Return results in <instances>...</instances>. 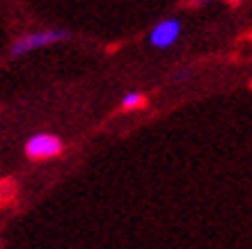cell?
<instances>
[{
  "label": "cell",
  "instance_id": "obj_1",
  "mask_svg": "<svg viewBox=\"0 0 252 249\" xmlns=\"http://www.w3.org/2000/svg\"><path fill=\"white\" fill-rule=\"evenodd\" d=\"M69 39V32L64 30H41V32H30L23 34L21 39L14 41L12 46V57H21V55H28V53L37 51V48L51 46V44H58V41Z\"/></svg>",
  "mask_w": 252,
  "mask_h": 249
},
{
  "label": "cell",
  "instance_id": "obj_2",
  "mask_svg": "<svg viewBox=\"0 0 252 249\" xmlns=\"http://www.w3.org/2000/svg\"><path fill=\"white\" fill-rule=\"evenodd\" d=\"M60 151H62L60 138L48 135V133H39V135H34V138L28 139V144H26V153H28V158H32V160L55 158V156H60Z\"/></svg>",
  "mask_w": 252,
  "mask_h": 249
},
{
  "label": "cell",
  "instance_id": "obj_3",
  "mask_svg": "<svg viewBox=\"0 0 252 249\" xmlns=\"http://www.w3.org/2000/svg\"><path fill=\"white\" fill-rule=\"evenodd\" d=\"M181 34V23L177 19H163L160 23L152 28L149 32V44L154 48H170Z\"/></svg>",
  "mask_w": 252,
  "mask_h": 249
},
{
  "label": "cell",
  "instance_id": "obj_4",
  "mask_svg": "<svg viewBox=\"0 0 252 249\" xmlns=\"http://www.w3.org/2000/svg\"><path fill=\"white\" fill-rule=\"evenodd\" d=\"M145 103H147V99L140 92H128L122 99V108L124 110H135V108H140V105H145Z\"/></svg>",
  "mask_w": 252,
  "mask_h": 249
},
{
  "label": "cell",
  "instance_id": "obj_5",
  "mask_svg": "<svg viewBox=\"0 0 252 249\" xmlns=\"http://www.w3.org/2000/svg\"><path fill=\"white\" fill-rule=\"evenodd\" d=\"M195 2H199V5H206V2H209V0H195Z\"/></svg>",
  "mask_w": 252,
  "mask_h": 249
},
{
  "label": "cell",
  "instance_id": "obj_6",
  "mask_svg": "<svg viewBox=\"0 0 252 249\" xmlns=\"http://www.w3.org/2000/svg\"><path fill=\"white\" fill-rule=\"evenodd\" d=\"M227 2H239V0H227Z\"/></svg>",
  "mask_w": 252,
  "mask_h": 249
}]
</instances>
